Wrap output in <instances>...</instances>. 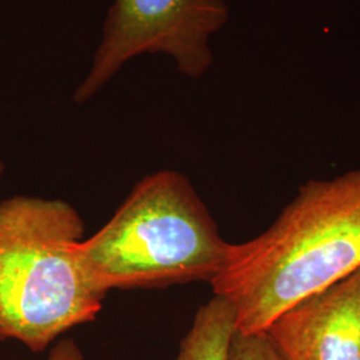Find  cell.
Listing matches in <instances>:
<instances>
[{
  "label": "cell",
  "instance_id": "cell-1",
  "mask_svg": "<svg viewBox=\"0 0 360 360\" xmlns=\"http://www.w3.org/2000/svg\"><path fill=\"white\" fill-rule=\"evenodd\" d=\"M360 270V167L311 179L270 227L229 243L211 282L242 334L266 333L283 311Z\"/></svg>",
  "mask_w": 360,
  "mask_h": 360
},
{
  "label": "cell",
  "instance_id": "cell-6",
  "mask_svg": "<svg viewBox=\"0 0 360 360\" xmlns=\"http://www.w3.org/2000/svg\"><path fill=\"white\" fill-rule=\"evenodd\" d=\"M235 333L233 309L214 295L196 311L175 360H227Z\"/></svg>",
  "mask_w": 360,
  "mask_h": 360
},
{
  "label": "cell",
  "instance_id": "cell-9",
  "mask_svg": "<svg viewBox=\"0 0 360 360\" xmlns=\"http://www.w3.org/2000/svg\"><path fill=\"white\" fill-rule=\"evenodd\" d=\"M3 174H4V163H3V160H1V156H0V180H1Z\"/></svg>",
  "mask_w": 360,
  "mask_h": 360
},
{
  "label": "cell",
  "instance_id": "cell-3",
  "mask_svg": "<svg viewBox=\"0 0 360 360\" xmlns=\"http://www.w3.org/2000/svg\"><path fill=\"white\" fill-rule=\"evenodd\" d=\"M84 231L65 200L15 195L0 202V340L41 352L98 318L107 294L77 259Z\"/></svg>",
  "mask_w": 360,
  "mask_h": 360
},
{
  "label": "cell",
  "instance_id": "cell-5",
  "mask_svg": "<svg viewBox=\"0 0 360 360\" xmlns=\"http://www.w3.org/2000/svg\"><path fill=\"white\" fill-rule=\"evenodd\" d=\"M266 334L283 360H360V270L283 311Z\"/></svg>",
  "mask_w": 360,
  "mask_h": 360
},
{
  "label": "cell",
  "instance_id": "cell-8",
  "mask_svg": "<svg viewBox=\"0 0 360 360\" xmlns=\"http://www.w3.org/2000/svg\"><path fill=\"white\" fill-rule=\"evenodd\" d=\"M47 360H86L82 348L72 338H65L55 343Z\"/></svg>",
  "mask_w": 360,
  "mask_h": 360
},
{
  "label": "cell",
  "instance_id": "cell-7",
  "mask_svg": "<svg viewBox=\"0 0 360 360\" xmlns=\"http://www.w3.org/2000/svg\"><path fill=\"white\" fill-rule=\"evenodd\" d=\"M227 360H283L266 333H235Z\"/></svg>",
  "mask_w": 360,
  "mask_h": 360
},
{
  "label": "cell",
  "instance_id": "cell-2",
  "mask_svg": "<svg viewBox=\"0 0 360 360\" xmlns=\"http://www.w3.org/2000/svg\"><path fill=\"white\" fill-rule=\"evenodd\" d=\"M229 243L187 176L163 169L135 184L112 218L77 245L82 269L111 290L211 283Z\"/></svg>",
  "mask_w": 360,
  "mask_h": 360
},
{
  "label": "cell",
  "instance_id": "cell-4",
  "mask_svg": "<svg viewBox=\"0 0 360 360\" xmlns=\"http://www.w3.org/2000/svg\"><path fill=\"white\" fill-rule=\"evenodd\" d=\"M224 0H114L91 68L72 101L92 99L143 53L168 55L181 75L199 79L214 63L210 39L229 22Z\"/></svg>",
  "mask_w": 360,
  "mask_h": 360
}]
</instances>
